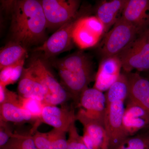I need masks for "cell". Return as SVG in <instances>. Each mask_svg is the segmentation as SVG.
I'll use <instances>...</instances> for the list:
<instances>
[{"instance_id":"1","label":"cell","mask_w":149,"mask_h":149,"mask_svg":"<svg viewBox=\"0 0 149 149\" xmlns=\"http://www.w3.org/2000/svg\"><path fill=\"white\" fill-rule=\"evenodd\" d=\"M2 1L10 17L12 41L26 48L45 40L47 21L40 1Z\"/></svg>"},{"instance_id":"2","label":"cell","mask_w":149,"mask_h":149,"mask_svg":"<svg viewBox=\"0 0 149 149\" xmlns=\"http://www.w3.org/2000/svg\"><path fill=\"white\" fill-rule=\"evenodd\" d=\"M27 68L44 88L46 105H62L72 100V96L56 79L43 59L33 58Z\"/></svg>"},{"instance_id":"3","label":"cell","mask_w":149,"mask_h":149,"mask_svg":"<svg viewBox=\"0 0 149 149\" xmlns=\"http://www.w3.org/2000/svg\"><path fill=\"white\" fill-rule=\"evenodd\" d=\"M139 34L136 27L120 17L105 34L101 44L102 59L119 54Z\"/></svg>"},{"instance_id":"4","label":"cell","mask_w":149,"mask_h":149,"mask_svg":"<svg viewBox=\"0 0 149 149\" xmlns=\"http://www.w3.org/2000/svg\"><path fill=\"white\" fill-rule=\"evenodd\" d=\"M149 28L137 35L117 56L126 73L149 69Z\"/></svg>"},{"instance_id":"5","label":"cell","mask_w":149,"mask_h":149,"mask_svg":"<svg viewBox=\"0 0 149 149\" xmlns=\"http://www.w3.org/2000/svg\"><path fill=\"white\" fill-rule=\"evenodd\" d=\"M47 21V29L56 31L77 16L80 1L77 0L40 1Z\"/></svg>"},{"instance_id":"6","label":"cell","mask_w":149,"mask_h":149,"mask_svg":"<svg viewBox=\"0 0 149 149\" xmlns=\"http://www.w3.org/2000/svg\"><path fill=\"white\" fill-rule=\"evenodd\" d=\"M83 12L65 23L46 40L42 45L36 48L34 52H42L44 59H47L72 48V33L78 19L83 16Z\"/></svg>"},{"instance_id":"7","label":"cell","mask_w":149,"mask_h":149,"mask_svg":"<svg viewBox=\"0 0 149 149\" xmlns=\"http://www.w3.org/2000/svg\"><path fill=\"white\" fill-rule=\"evenodd\" d=\"M104 34L103 24L97 17L83 15L74 25L72 39L80 49H88L97 45Z\"/></svg>"},{"instance_id":"8","label":"cell","mask_w":149,"mask_h":149,"mask_svg":"<svg viewBox=\"0 0 149 149\" xmlns=\"http://www.w3.org/2000/svg\"><path fill=\"white\" fill-rule=\"evenodd\" d=\"M124 102L117 101L107 106L104 126L109 139V149H116L128 137L123 125L125 107Z\"/></svg>"},{"instance_id":"9","label":"cell","mask_w":149,"mask_h":149,"mask_svg":"<svg viewBox=\"0 0 149 149\" xmlns=\"http://www.w3.org/2000/svg\"><path fill=\"white\" fill-rule=\"evenodd\" d=\"M61 84L72 96L75 105H78L80 95L88 85L95 80L93 67L76 71L58 69Z\"/></svg>"},{"instance_id":"10","label":"cell","mask_w":149,"mask_h":149,"mask_svg":"<svg viewBox=\"0 0 149 149\" xmlns=\"http://www.w3.org/2000/svg\"><path fill=\"white\" fill-rule=\"evenodd\" d=\"M76 120L83 126V142L88 149H109V141L102 123L93 120L77 111Z\"/></svg>"},{"instance_id":"11","label":"cell","mask_w":149,"mask_h":149,"mask_svg":"<svg viewBox=\"0 0 149 149\" xmlns=\"http://www.w3.org/2000/svg\"><path fill=\"white\" fill-rule=\"evenodd\" d=\"M105 94L95 88H88L80 95L77 107L78 111L85 116L104 125L106 109Z\"/></svg>"},{"instance_id":"12","label":"cell","mask_w":149,"mask_h":149,"mask_svg":"<svg viewBox=\"0 0 149 149\" xmlns=\"http://www.w3.org/2000/svg\"><path fill=\"white\" fill-rule=\"evenodd\" d=\"M76 120V114L73 107L69 108L65 104L61 107L56 106L46 105L40 117L44 123L55 129L68 133L70 126Z\"/></svg>"},{"instance_id":"13","label":"cell","mask_w":149,"mask_h":149,"mask_svg":"<svg viewBox=\"0 0 149 149\" xmlns=\"http://www.w3.org/2000/svg\"><path fill=\"white\" fill-rule=\"evenodd\" d=\"M120 17L141 34L149 28V0H127Z\"/></svg>"},{"instance_id":"14","label":"cell","mask_w":149,"mask_h":149,"mask_svg":"<svg viewBox=\"0 0 149 149\" xmlns=\"http://www.w3.org/2000/svg\"><path fill=\"white\" fill-rule=\"evenodd\" d=\"M121 68V62L117 56L102 59L95 74L93 88L102 92L107 91L118 79Z\"/></svg>"},{"instance_id":"15","label":"cell","mask_w":149,"mask_h":149,"mask_svg":"<svg viewBox=\"0 0 149 149\" xmlns=\"http://www.w3.org/2000/svg\"><path fill=\"white\" fill-rule=\"evenodd\" d=\"M123 125L127 137L149 126V112L140 105L128 100L123 118Z\"/></svg>"},{"instance_id":"16","label":"cell","mask_w":149,"mask_h":149,"mask_svg":"<svg viewBox=\"0 0 149 149\" xmlns=\"http://www.w3.org/2000/svg\"><path fill=\"white\" fill-rule=\"evenodd\" d=\"M0 120L17 125L25 123L32 124V128L30 133L32 134L37 131V128L41 123L30 113L22 108L19 102H6L0 104Z\"/></svg>"},{"instance_id":"17","label":"cell","mask_w":149,"mask_h":149,"mask_svg":"<svg viewBox=\"0 0 149 149\" xmlns=\"http://www.w3.org/2000/svg\"><path fill=\"white\" fill-rule=\"evenodd\" d=\"M125 74L129 86L128 100L140 105L149 112V80L137 72Z\"/></svg>"},{"instance_id":"18","label":"cell","mask_w":149,"mask_h":149,"mask_svg":"<svg viewBox=\"0 0 149 149\" xmlns=\"http://www.w3.org/2000/svg\"><path fill=\"white\" fill-rule=\"evenodd\" d=\"M17 91L18 95L22 97L37 99L45 104V94L44 88L28 68L23 69Z\"/></svg>"},{"instance_id":"19","label":"cell","mask_w":149,"mask_h":149,"mask_svg":"<svg viewBox=\"0 0 149 149\" xmlns=\"http://www.w3.org/2000/svg\"><path fill=\"white\" fill-rule=\"evenodd\" d=\"M127 0H113L102 2L97 8L96 17L99 19L105 28V34L109 31L120 17Z\"/></svg>"},{"instance_id":"20","label":"cell","mask_w":149,"mask_h":149,"mask_svg":"<svg viewBox=\"0 0 149 149\" xmlns=\"http://www.w3.org/2000/svg\"><path fill=\"white\" fill-rule=\"evenodd\" d=\"M66 133L53 128L47 133L37 131L32 137L38 149H66Z\"/></svg>"},{"instance_id":"21","label":"cell","mask_w":149,"mask_h":149,"mask_svg":"<svg viewBox=\"0 0 149 149\" xmlns=\"http://www.w3.org/2000/svg\"><path fill=\"white\" fill-rule=\"evenodd\" d=\"M27 48L19 43L11 41L1 49L0 69L15 64L27 55Z\"/></svg>"},{"instance_id":"22","label":"cell","mask_w":149,"mask_h":149,"mask_svg":"<svg viewBox=\"0 0 149 149\" xmlns=\"http://www.w3.org/2000/svg\"><path fill=\"white\" fill-rule=\"evenodd\" d=\"M58 69H64L69 71H76L93 66L92 61L87 55L82 52L74 53L64 58L54 62Z\"/></svg>"},{"instance_id":"23","label":"cell","mask_w":149,"mask_h":149,"mask_svg":"<svg viewBox=\"0 0 149 149\" xmlns=\"http://www.w3.org/2000/svg\"><path fill=\"white\" fill-rule=\"evenodd\" d=\"M129 92L126 74L121 73L118 79L110 87L105 94L107 106L117 101H125Z\"/></svg>"},{"instance_id":"24","label":"cell","mask_w":149,"mask_h":149,"mask_svg":"<svg viewBox=\"0 0 149 149\" xmlns=\"http://www.w3.org/2000/svg\"><path fill=\"white\" fill-rule=\"evenodd\" d=\"M1 70L0 72V84L6 87L16 83L22 76L24 69V60Z\"/></svg>"},{"instance_id":"25","label":"cell","mask_w":149,"mask_h":149,"mask_svg":"<svg viewBox=\"0 0 149 149\" xmlns=\"http://www.w3.org/2000/svg\"><path fill=\"white\" fill-rule=\"evenodd\" d=\"M0 149H38L31 133L19 134L14 133L4 147Z\"/></svg>"},{"instance_id":"26","label":"cell","mask_w":149,"mask_h":149,"mask_svg":"<svg viewBox=\"0 0 149 149\" xmlns=\"http://www.w3.org/2000/svg\"><path fill=\"white\" fill-rule=\"evenodd\" d=\"M19 97V102L20 106L30 113L34 117L40 121V117L44 107L45 106L42 102L37 99L29 98L22 97Z\"/></svg>"},{"instance_id":"27","label":"cell","mask_w":149,"mask_h":149,"mask_svg":"<svg viewBox=\"0 0 149 149\" xmlns=\"http://www.w3.org/2000/svg\"><path fill=\"white\" fill-rule=\"evenodd\" d=\"M116 149H149L148 136L140 135L128 137Z\"/></svg>"},{"instance_id":"28","label":"cell","mask_w":149,"mask_h":149,"mask_svg":"<svg viewBox=\"0 0 149 149\" xmlns=\"http://www.w3.org/2000/svg\"><path fill=\"white\" fill-rule=\"evenodd\" d=\"M75 122L72 123L68 132L66 149H88L83 142L82 136L77 131Z\"/></svg>"},{"instance_id":"29","label":"cell","mask_w":149,"mask_h":149,"mask_svg":"<svg viewBox=\"0 0 149 149\" xmlns=\"http://www.w3.org/2000/svg\"><path fill=\"white\" fill-rule=\"evenodd\" d=\"M13 134L9 123L0 120V149L6 145Z\"/></svg>"},{"instance_id":"30","label":"cell","mask_w":149,"mask_h":149,"mask_svg":"<svg viewBox=\"0 0 149 149\" xmlns=\"http://www.w3.org/2000/svg\"><path fill=\"white\" fill-rule=\"evenodd\" d=\"M148 135V138H149V135Z\"/></svg>"},{"instance_id":"31","label":"cell","mask_w":149,"mask_h":149,"mask_svg":"<svg viewBox=\"0 0 149 149\" xmlns=\"http://www.w3.org/2000/svg\"></svg>"}]
</instances>
